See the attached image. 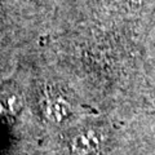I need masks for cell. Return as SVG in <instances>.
Instances as JSON below:
<instances>
[{
    "label": "cell",
    "mask_w": 155,
    "mask_h": 155,
    "mask_svg": "<svg viewBox=\"0 0 155 155\" xmlns=\"http://www.w3.org/2000/svg\"><path fill=\"white\" fill-rule=\"evenodd\" d=\"M101 149V134L93 129L76 133L70 142L71 155H97Z\"/></svg>",
    "instance_id": "1"
},
{
    "label": "cell",
    "mask_w": 155,
    "mask_h": 155,
    "mask_svg": "<svg viewBox=\"0 0 155 155\" xmlns=\"http://www.w3.org/2000/svg\"><path fill=\"white\" fill-rule=\"evenodd\" d=\"M43 113L45 118L52 123H62L71 114L70 105L67 101L61 98L60 96L47 97L43 102Z\"/></svg>",
    "instance_id": "2"
}]
</instances>
